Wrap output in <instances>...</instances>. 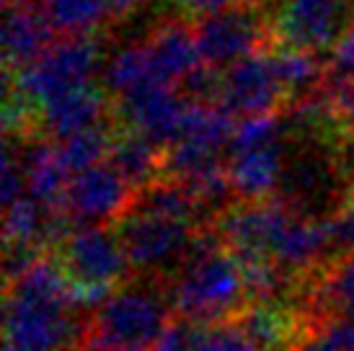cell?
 I'll return each mask as SVG.
<instances>
[{
	"label": "cell",
	"instance_id": "6da1fadb",
	"mask_svg": "<svg viewBox=\"0 0 354 351\" xmlns=\"http://www.w3.org/2000/svg\"><path fill=\"white\" fill-rule=\"evenodd\" d=\"M57 261L70 279V305L99 310L129 279V263L117 230L73 227L57 245Z\"/></svg>",
	"mask_w": 354,
	"mask_h": 351
},
{
	"label": "cell",
	"instance_id": "7a4b0ae2",
	"mask_svg": "<svg viewBox=\"0 0 354 351\" xmlns=\"http://www.w3.org/2000/svg\"><path fill=\"white\" fill-rule=\"evenodd\" d=\"M168 297L176 318L192 325L236 321L238 312L248 305L241 266L225 248L189 258L171 284Z\"/></svg>",
	"mask_w": 354,
	"mask_h": 351
},
{
	"label": "cell",
	"instance_id": "3957f363",
	"mask_svg": "<svg viewBox=\"0 0 354 351\" xmlns=\"http://www.w3.org/2000/svg\"><path fill=\"white\" fill-rule=\"evenodd\" d=\"M166 300L148 287H124L109 297L86 325V343L153 351L168 323Z\"/></svg>",
	"mask_w": 354,
	"mask_h": 351
},
{
	"label": "cell",
	"instance_id": "277c9868",
	"mask_svg": "<svg viewBox=\"0 0 354 351\" xmlns=\"http://www.w3.org/2000/svg\"><path fill=\"white\" fill-rule=\"evenodd\" d=\"M101 47L93 37H62L44 49V55L31 62L29 68L16 73L6 86L24 96L39 111L44 104L88 88L101 62Z\"/></svg>",
	"mask_w": 354,
	"mask_h": 351
},
{
	"label": "cell",
	"instance_id": "5b68a950",
	"mask_svg": "<svg viewBox=\"0 0 354 351\" xmlns=\"http://www.w3.org/2000/svg\"><path fill=\"white\" fill-rule=\"evenodd\" d=\"M70 310V305L6 292V351H68L83 346L86 325H80Z\"/></svg>",
	"mask_w": 354,
	"mask_h": 351
},
{
	"label": "cell",
	"instance_id": "8992f818",
	"mask_svg": "<svg viewBox=\"0 0 354 351\" xmlns=\"http://www.w3.org/2000/svg\"><path fill=\"white\" fill-rule=\"evenodd\" d=\"M295 220L282 199L238 202L212 220V230L236 261L272 258L277 240Z\"/></svg>",
	"mask_w": 354,
	"mask_h": 351
},
{
	"label": "cell",
	"instance_id": "52a82bcc",
	"mask_svg": "<svg viewBox=\"0 0 354 351\" xmlns=\"http://www.w3.org/2000/svg\"><path fill=\"white\" fill-rule=\"evenodd\" d=\"M269 39H274V34L259 10L238 3L194 23L199 57L212 70H227L238 59L261 55V49L269 47Z\"/></svg>",
	"mask_w": 354,
	"mask_h": 351
},
{
	"label": "cell",
	"instance_id": "ba28073f",
	"mask_svg": "<svg viewBox=\"0 0 354 351\" xmlns=\"http://www.w3.org/2000/svg\"><path fill=\"white\" fill-rule=\"evenodd\" d=\"M117 235L135 272H160L174 263H187L197 227L129 209L117 225Z\"/></svg>",
	"mask_w": 354,
	"mask_h": 351
},
{
	"label": "cell",
	"instance_id": "9c48e42d",
	"mask_svg": "<svg viewBox=\"0 0 354 351\" xmlns=\"http://www.w3.org/2000/svg\"><path fill=\"white\" fill-rule=\"evenodd\" d=\"M132 202L135 191L124 178L109 163H101L70 178L62 212L75 227H111L127 217Z\"/></svg>",
	"mask_w": 354,
	"mask_h": 351
},
{
	"label": "cell",
	"instance_id": "30bf717a",
	"mask_svg": "<svg viewBox=\"0 0 354 351\" xmlns=\"http://www.w3.org/2000/svg\"><path fill=\"white\" fill-rule=\"evenodd\" d=\"M352 0H285L274 16L272 34L282 47L321 52L334 49L352 21Z\"/></svg>",
	"mask_w": 354,
	"mask_h": 351
},
{
	"label": "cell",
	"instance_id": "8fae6325",
	"mask_svg": "<svg viewBox=\"0 0 354 351\" xmlns=\"http://www.w3.org/2000/svg\"><path fill=\"white\" fill-rule=\"evenodd\" d=\"M184 108H187V101H181L174 86L153 80L148 86L117 98L111 111H114V119L127 124L129 132L148 137L166 150L178 140Z\"/></svg>",
	"mask_w": 354,
	"mask_h": 351
},
{
	"label": "cell",
	"instance_id": "7c38bea8",
	"mask_svg": "<svg viewBox=\"0 0 354 351\" xmlns=\"http://www.w3.org/2000/svg\"><path fill=\"white\" fill-rule=\"evenodd\" d=\"M282 96H285V88L279 86L272 59L266 55L238 59L236 65L223 70L220 75L217 104L233 117L238 114L246 119L259 114H277Z\"/></svg>",
	"mask_w": 354,
	"mask_h": 351
},
{
	"label": "cell",
	"instance_id": "4fadbf2b",
	"mask_svg": "<svg viewBox=\"0 0 354 351\" xmlns=\"http://www.w3.org/2000/svg\"><path fill=\"white\" fill-rule=\"evenodd\" d=\"M50 23L44 13L34 6L8 0L3 13V57H6V73L16 75L24 68H29L34 59L44 55V49L52 44Z\"/></svg>",
	"mask_w": 354,
	"mask_h": 351
},
{
	"label": "cell",
	"instance_id": "5bb4252c",
	"mask_svg": "<svg viewBox=\"0 0 354 351\" xmlns=\"http://www.w3.org/2000/svg\"><path fill=\"white\" fill-rule=\"evenodd\" d=\"M145 49L153 65V75L158 83L166 86H181L199 65H205L194 41V29H189L181 21L158 23L150 31Z\"/></svg>",
	"mask_w": 354,
	"mask_h": 351
},
{
	"label": "cell",
	"instance_id": "9a60e30c",
	"mask_svg": "<svg viewBox=\"0 0 354 351\" xmlns=\"http://www.w3.org/2000/svg\"><path fill=\"white\" fill-rule=\"evenodd\" d=\"M24 145L19 147V160L24 168L26 194L37 199L41 207L52 212H62L65 191L70 184V173L59 160L57 145L47 142L41 137H24Z\"/></svg>",
	"mask_w": 354,
	"mask_h": 351
},
{
	"label": "cell",
	"instance_id": "2e32d148",
	"mask_svg": "<svg viewBox=\"0 0 354 351\" xmlns=\"http://www.w3.org/2000/svg\"><path fill=\"white\" fill-rule=\"evenodd\" d=\"M109 104L106 93L101 88H80L68 96L55 98L39 108V132L50 135L52 140H68L73 135L104 127Z\"/></svg>",
	"mask_w": 354,
	"mask_h": 351
},
{
	"label": "cell",
	"instance_id": "e0dca14e",
	"mask_svg": "<svg viewBox=\"0 0 354 351\" xmlns=\"http://www.w3.org/2000/svg\"><path fill=\"white\" fill-rule=\"evenodd\" d=\"M331 243V233H328V222L326 220H305L295 217L287 225L282 238L277 240L272 261L282 269L287 279H297L305 282L310 272H313L318 261L324 258L326 248Z\"/></svg>",
	"mask_w": 354,
	"mask_h": 351
},
{
	"label": "cell",
	"instance_id": "ac0fdd59",
	"mask_svg": "<svg viewBox=\"0 0 354 351\" xmlns=\"http://www.w3.org/2000/svg\"><path fill=\"white\" fill-rule=\"evenodd\" d=\"M227 176L241 202L272 199L282 184V145L256 147L243 153H227Z\"/></svg>",
	"mask_w": 354,
	"mask_h": 351
},
{
	"label": "cell",
	"instance_id": "d6986e66",
	"mask_svg": "<svg viewBox=\"0 0 354 351\" xmlns=\"http://www.w3.org/2000/svg\"><path fill=\"white\" fill-rule=\"evenodd\" d=\"M305 290L310 294V303L305 310L315 321L326 318H346L354 321V251L342 254L315 276H308Z\"/></svg>",
	"mask_w": 354,
	"mask_h": 351
},
{
	"label": "cell",
	"instance_id": "ffe728a7",
	"mask_svg": "<svg viewBox=\"0 0 354 351\" xmlns=\"http://www.w3.org/2000/svg\"><path fill=\"white\" fill-rule=\"evenodd\" d=\"M163 155H166V150L156 145L153 140L124 129L111 137L106 163L138 194L163 178Z\"/></svg>",
	"mask_w": 354,
	"mask_h": 351
},
{
	"label": "cell",
	"instance_id": "44dd1931",
	"mask_svg": "<svg viewBox=\"0 0 354 351\" xmlns=\"http://www.w3.org/2000/svg\"><path fill=\"white\" fill-rule=\"evenodd\" d=\"M99 78L101 91L114 98L127 96L132 91L153 83L156 75H153V65H150L145 44H127V47L111 52L101 65Z\"/></svg>",
	"mask_w": 354,
	"mask_h": 351
},
{
	"label": "cell",
	"instance_id": "7402d4cb",
	"mask_svg": "<svg viewBox=\"0 0 354 351\" xmlns=\"http://www.w3.org/2000/svg\"><path fill=\"white\" fill-rule=\"evenodd\" d=\"M132 212H145V215L194 225V220L202 215V207L184 184H178L174 178H160L135 194Z\"/></svg>",
	"mask_w": 354,
	"mask_h": 351
},
{
	"label": "cell",
	"instance_id": "603a6c76",
	"mask_svg": "<svg viewBox=\"0 0 354 351\" xmlns=\"http://www.w3.org/2000/svg\"><path fill=\"white\" fill-rule=\"evenodd\" d=\"M269 59H272L279 86L285 88V93H292L295 98L308 96L326 78V65L318 59L315 52L279 47L274 55H269Z\"/></svg>",
	"mask_w": 354,
	"mask_h": 351
},
{
	"label": "cell",
	"instance_id": "cb8c5ba5",
	"mask_svg": "<svg viewBox=\"0 0 354 351\" xmlns=\"http://www.w3.org/2000/svg\"><path fill=\"white\" fill-rule=\"evenodd\" d=\"M41 13L50 29L62 37H91L109 16L104 0H47Z\"/></svg>",
	"mask_w": 354,
	"mask_h": 351
},
{
	"label": "cell",
	"instance_id": "d4e9b609",
	"mask_svg": "<svg viewBox=\"0 0 354 351\" xmlns=\"http://www.w3.org/2000/svg\"><path fill=\"white\" fill-rule=\"evenodd\" d=\"M111 132L106 127H96L88 129V132H80V135H73L68 140L57 142V153L65 171L73 176L83 173L88 168L101 166L109 158V147H111Z\"/></svg>",
	"mask_w": 354,
	"mask_h": 351
},
{
	"label": "cell",
	"instance_id": "484cf974",
	"mask_svg": "<svg viewBox=\"0 0 354 351\" xmlns=\"http://www.w3.org/2000/svg\"><path fill=\"white\" fill-rule=\"evenodd\" d=\"M282 132L285 124L279 114H259V117L241 119L233 129L227 153H243V150H256V147L282 145Z\"/></svg>",
	"mask_w": 354,
	"mask_h": 351
},
{
	"label": "cell",
	"instance_id": "4316f807",
	"mask_svg": "<svg viewBox=\"0 0 354 351\" xmlns=\"http://www.w3.org/2000/svg\"><path fill=\"white\" fill-rule=\"evenodd\" d=\"M192 351H256L246 333L236 321L194 325V346Z\"/></svg>",
	"mask_w": 354,
	"mask_h": 351
},
{
	"label": "cell",
	"instance_id": "83f0119b",
	"mask_svg": "<svg viewBox=\"0 0 354 351\" xmlns=\"http://www.w3.org/2000/svg\"><path fill=\"white\" fill-rule=\"evenodd\" d=\"M303 351H354V321L346 318L321 321Z\"/></svg>",
	"mask_w": 354,
	"mask_h": 351
},
{
	"label": "cell",
	"instance_id": "f1b7e54d",
	"mask_svg": "<svg viewBox=\"0 0 354 351\" xmlns=\"http://www.w3.org/2000/svg\"><path fill=\"white\" fill-rule=\"evenodd\" d=\"M334 124L354 135V78L349 80H328L324 88Z\"/></svg>",
	"mask_w": 354,
	"mask_h": 351
},
{
	"label": "cell",
	"instance_id": "f546056e",
	"mask_svg": "<svg viewBox=\"0 0 354 351\" xmlns=\"http://www.w3.org/2000/svg\"><path fill=\"white\" fill-rule=\"evenodd\" d=\"M326 75L328 80H349L354 78V16L344 34L331 49V59L326 65Z\"/></svg>",
	"mask_w": 354,
	"mask_h": 351
},
{
	"label": "cell",
	"instance_id": "4dcf8cb0",
	"mask_svg": "<svg viewBox=\"0 0 354 351\" xmlns=\"http://www.w3.org/2000/svg\"><path fill=\"white\" fill-rule=\"evenodd\" d=\"M3 205L8 207L16 199L26 194V181H24V168H21L19 155H13V145L6 142V153H3Z\"/></svg>",
	"mask_w": 354,
	"mask_h": 351
},
{
	"label": "cell",
	"instance_id": "1f68e13d",
	"mask_svg": "<svg viewBox=\"0 0 354 351\" xmlns=\"http://www.w3.org/2000/svg\"><path fill=\"white\" fill-rule=\"evenodd\" d=\"M328 222V233H331V243L344 248V254L354 251V194L349 205H344L334 217L326 220Z\"/></svg>",
	"mask_w": 354,
	"mask_h": 351
},
{
	"label": "cell",
	"instance_id": "d6a6232c",
	"mask_svg": "<svg viewBox=\"0 0 354 351\" xmlns=\"http://www.w3.org/2000/svg\"><path fill=\"white\" fill-rule=\"evenodd\" d=\"M184 16L189 19H207V16H215L220 10H225L233 6V0H171Z\"/></svg>",
	"mask_w": 354,
	"mask_h": 351
},
{
	"label": "cell",
	"instance_id": "836d02e7",
	"mask_svg": "<svg viewBox=\"0 0 354 351\" xmlns=\"http://www.w3.org/2000/svg\"><path fill=\"white\" fill-rule=\"evenodd\" d=\"M106 3V13L114 19H124L132 10H138L145 0H104Z\"/></svg>",
	"mask_w": 354,
	"mask_h": 351
},
{
	"label": "cell",
	"instance_id": "e575fe53",
	"mask_svg": "<svg viewBox=\"0 0 354 351\" xmlns=\"http://www.w3.org/2000/svg\"><path fill=\"white\" fill-rule=\"evenodd\" d=\"M80 351H127V349H114V346H104V343H83Z\"/></svg>",
	"mask_w": 354,
	"mask_h": 351
},
{
	"label": "cell",
	"instance_id": "d590c367",
	"mask_svg": "<svg viewBox=\"0 0 354 351\" xmlns=\"http://www.w3.org/2000/svg\"><path fill=\"white\" fill-rule=\"evenodd\" d=\"M238 6H248V8H259V6H264L269 0H236Z\"/></svg>",
	"mask_w": 354,
	"mask_h": 351
},
{
	"label": "cell",
	"instance_id": "8d00e7d4",
	"mask_svg": "<svg viewBox=\"0 0 354 351\" xmlns=\"http://www.w3.org/2000/svg\"><path fill=\"white\" fill-rule=\"evenodd\" d=\"M8 3V0H6ZM19 3H26V6H34V8H39L41 10V6L47 3V0H19Z\"/></svg>",
	"mask_w": 354,
	"mask_h": 351
}]
</instances>
